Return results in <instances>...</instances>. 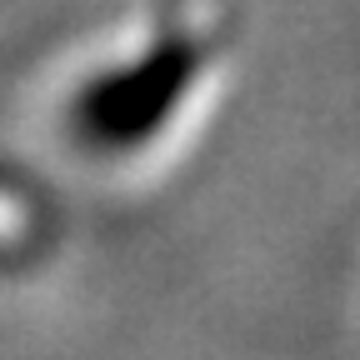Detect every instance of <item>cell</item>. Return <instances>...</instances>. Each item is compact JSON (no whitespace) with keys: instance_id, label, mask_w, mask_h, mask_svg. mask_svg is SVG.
I'll return each mask as SVG.
<instances>
[{"instance_id":"cell-1","label":"cell","mask_w":360,"mask_h":360,"mask_svg":"<svg viewBox=\"0 0 360 360\" xmlns=\"http://www.w3.org/2000/svg\"><path fill=\"white\" fill-rule=\"evenodd\" d=\"M236 51L231 0H155L65 80L60 141L96 170L155 165L186 141Z\"/></svg>"},{"instance_id":"cell-2","label":"cell","mask_w":360,"mask_h":360,"mask_svg":"<svg viewBox=\"0 0 360 360\" xmlns=\"http://www.w3.org/2000/svg\"><path fill=\"white\" fill-rule=\"evenodd\" d=\"M56 236V210L25 175L0 165V270L35 260Z\"/></svg>"}]
</instances>
